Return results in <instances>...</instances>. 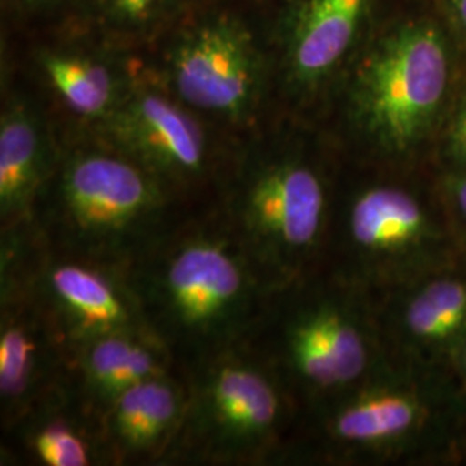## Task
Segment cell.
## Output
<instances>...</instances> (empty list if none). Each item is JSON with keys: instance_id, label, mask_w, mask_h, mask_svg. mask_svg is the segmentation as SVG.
Wrapping results in <instances>:
<instances>
[{"instance_id": "cell-3", "label": "cell", "mask_w": 466, "mask_h": 466, "mask_svg": "<svg viewBox=\"0 0 466 466\" xmlns=\"http://www.w3.org/2000/svg\"><path fill=\"white\" fill-rule=\"evenodd\" d=\"M466 398L446 368L389 360L300 415L285 465L452 466Z\"/></svg>"}, {"instance_id": "cell-19", "label": "cell", "mask_w": 466, "mask_h": 466, "mask_svg": "<svg viewBox=\"0 0 466 466\" xmlns=\"http://www.w3.org/2000/svg\"><path fill=\"white\" fill-rule=\"evenodd\" d=\"M38 67L52 96L75 121V130H86L109 116L127 97L135 78L102 57L46 50Z\"/></svg>"}, {"instance_id": "cell-2", "label": "cell", "mask_w": 466, "mask_h": 466, "mask_svg": "<svg viewBox=\"0 0 466 466\" xmlns=\"http://www.w3.org/2000/svg\"><path fill=\"white\" fill-rule=\"evenodd\" d=\"M465 261L432 167L342 159L321 269L379 299Z\"/></svg>"}, {"instance_id": "cell-17", "label": "cell", "mask_w": 466, "mask_h": 466, "mask_svg": "<svg viewBox=\"0 0 466 466\" xmlns=\"http://www.w3.org/2000/svg\"><path fill=\"white\" fill-rule=\"evenodd\" d=\"M187 383L173 370L137 383L102 413L111 466H161L184 420Z\"/></svg>"}, {"instance_id": "cell-22", "label": "cell", "mask_w": 466, "mask_h": 466, "mask_svg": "<svg viewBox=\"0 0 466 466\" xmlns=\"http://www.w3.org/2000/svg\"><path fill=\"white\" fill-rule=\"evenodd\" d=\"M437 177L466 261V175L437 173Z\"/></svg>"}, {"instance_id": "cell-9", "label": "cell", "mask_w": 466, "mask_h": 466, "mask_svg": "<svg viewBox=\"0 0 466 466\" xmlns=\"http://www.w3.org/2000/svg\"><path fill=\"white\" fill-rule=\"evenodd\" d=\"M213 127L157 80L135 78L116 109L86 130L132 156L188 206L209 208L233 150L213 137Z\"/></svg>"}, {"instance_id": "cell-24", "label": "cell", "mask_w": 466, "mask_h": 466, "mask_svg": "<svg viewBox=\"0 0 466 466\" xmlns=\"http://www.w3.org/2000/svg\"><path fill=\"white\" fill-rule=\"evenodd\" d=\"M452 466H466V413L463 421H461V427L458 431V435H456Z\"/></svg>"}, {"instance_id": "cell-13", "label": "cell", "mask_w": 466, "mask_h": 466, "mask_svg": "<svg viewBox=\"0 0 466 466\" xmlns=\"http://www.w3.org/2000/svg\"><path fill=\"white\" fill-rule=\"evenodd\" d=\"M389 360L446 368L466 337V261L375 299Z\"/></svg>"}, {"instance_id": "cell-10", "label": "cell", "mask_w": 466, "mask_h": 466, "mask_svg": "<svg viewBox=\"0 0 466 466\" xmlns=\"http://www.w3.org/2000/svg\"><path fill=\"white\" fill-rule=\"evenodd\" d=\"M0 269L34 289L73 346L104 333L149 332L128 267L49 248L32 225L0 233Z\"/></svg>"}, {"instance_id": "cell-16", "label": "cell", "mask_w": 466, "mask_h": 466, "mask_svg": "<svg viewBox=\"0 0 466 466\" xmlns=\"http://www.w3.org/2000/svg\"><path fill=\"white\" fill-rule=\"evenodd\" d=\"M61 135L42 107L21 94L0 113V233L32 225L36 199L54 169Z\"/></svg>"}, {"instance_id": "cell-12", "label": "cell", "mask_w": 466, "mask_h": 466, "mask_svg": "<svg viewBox=\"0 0 466 466\" xmlns=\"http://www.w3.org/2000/svg\"><path fill=\"white\" fill-rule=\"evenodd\" d=\"M73 383V344L17 273L0 269V431Z\"/></svg>"}, {"instance_id": "cell-15", "label": "cell", "mask_w": 466, "mask_h": 466, "mask_svg": "<svg viewBox=\"0 0 466 466\" xmlns=\"http://www.w3.org/2000/svg\"><path fill=\"white\" fill-rule=\"evenodd\" d=\"M370 9V0H304L292 25L282 85L294 104L329 96Z\"/></svg>"}, {"instance_id": "cell-20", "label": "cell", "mask_w": 466, "mask_h": 466, "mask_svg": "<svg viewBox=\"0 0 466 466\" xmlns=\"http://www.w3.org/2000/svg\"><path fill=\"white\" fill-rule=\"evenodd\" d=\"M437 173L466 175V84L458 85L431 154Z\"/></svg>"}, {"instance_id": "cell-8", "label": "cell", "mask_w": 466, "mask_h": 466, "mask_svg": "<svg viewBox=\"0 0 466 466\" xmlns=\"http://www.w3.org/2000/svg\"><path fill=\"white\" fill-rule=\"evenodd\" d=\"M182 373L184 420L161 466L285 465L300 410L259 350L242 342Z\"/></svg>"}, {"instance_id": "cell-5", "label": "cell", "mask_w": 466, "mask_h": 466, "mask_svg": "<svg viewBox=\"0 0 466 466\" xmlns=\"http://www.w3.org/2000/svg\"><path fill=\"white\" fill-rule=\"evenodd\" d=\"M200 209L132 156L88 130L61 137L32 227L54 249L130 267L167 228Z\"/></svg>"}, {"instance_id": "cell-14", "label": "cell", "mask_w": 466, "mask_h": 466, "mask_svg": "<svg viewBox=\"0 0 466 466\" xmlns=\"http://www.w3.org/2000/svg\"><path fill=\"white\" fill-rule=\"evenodd\" d=\"M2 465L111 466L102 415L75 385L34 402L2 429Z\"/></svg>"}, {"instance_id": "cell-21", "label": "cell", "mask_w": 466, "mask_h": 466, "mask_svg": "<svg viewBox=\"0 0 466 466\" xmlns=\"http://www.w3.org/2000/svg\"><path fill=\"white\" fill-rule=\"evenodd\" d=\"M167 0H99L106 19L117 26H144L157 16Z\"/></svg>"}, {"instance_id": "cell-4", "label": "cell", "mask_w": 466, "mask_h": 466, "mask_svg": "<svg viewBox=\"0 0 466 466\" xmlns=\"http://www.w3.org/2000/svg\"><path fill=\"white\" fill-rule=\"evenodd\" d=\"M235 144L215 209L277 292L321 268L342 157L300 137Z\"/></svg>"}, {"instance_id": "cell-1", "label": "cell", "mask_w": 466, "mask_h": 466, "mask_svg": "<svg viewBox=\"0 0 466 466\" xmlns=\"http://www.w3.org/2000/svg\"><path fill=\"white\" fill-rule=\"evenodd\" d=\"M128 269L146 325L180 373L248 342L271 296L215 206L180 218Z\"/></svg>"}, {"instance_id": "cell-7", "label": "cell", "mask_w": 466, "mask_h": 466, "mask_svg": "<svg viewBox=\"0 0 466 466\" xmlns=\"http://www.w3.org/2000/svg\"><path fill=\"white\" fill-rule=\"evenodd\" d=\"M248 342L277 368L300 415L389 361L375 299L321 268L269 296Z\"/></svg>"}, {"instance_id": "cell-25", "label": "cell", "mask_w": 466, "mask_h": 466, "mask_svg": "<svg viewBox=\"0 0 466 466\" xmlns=\"http://www.w3.org/2000/svg\"><path fill=\"white\" fill-rule=\"evenodd\" d=\"M448 4L456 26L466 36V0H448Z\"/></svg>"}, {"instance_id": "cell-6", "label": "cell", "mask_w": 466, "mask_h": 466, "mask_svg": "<svg viewBox=\"0 0 466 466\" xmlns=\"http://www.w3.org/2000/svg\"><path fill=\"white\" fill-rule=\"evenodd\" d=\"M456 88L450 49L435 25L408 23L387 35L332 92L350 147L342 159L431 167L433 142Z\"/></svg>"}, {"instance_id": "cell-26", "label": "cell", "mask_w": 466, "mask_h": 466, "mask_svg": "<svg viewBox=\"0 0 466 466\" xmlns=\"http://www.w3.org/2000/svg\"><path fill=\"white\" fill-rule=\"evenodd\" d=\"M19 2L30 9H42V7H50V5L57 4L59 0H19Z\"/></svg>"}, {"instance_id": "cell-23", "label": "cell", "mask_w": 466, "mask_h": 466, "mask_svg": "<svg viewBox=\"0 0 466 466\" xmlns=\"http://www.w3.org/2000/svg\"><path fill=\"white\" fill-rule=\"evenodd\" d=\"M450 371L466 398V337L451 360Z\"/></svg>"}, {"instance_id": "cell-11", "label": "cell", "mask_w": 466, "mask_h": 466, "mask_svg": "<svg viewBox=\"0 0 466 466\" xmlns=\"http://www.w3.org/2000/svg\"><path fill=\"white\" fill-rule=\"evenodd\" d=\"M156 80L228 132L249 134L265 116L267 65L249 32L232 19H213L182 35Z\"/></svg>"}, {"instance_id": "cell-18", "label": "cell", "mask_w": 466, "mask_h": 466, "mask_svg": "<svg viewBox=\"0 0 466 466\" xmlns=\"http://www.w3.org/2000/svg\"><path fill=\"white\" fill-rule=\"evenodd\" d=\"M173 370L167 350L147 330L104 333L73 346V385L100 415L125 390Z\"/></svg>"}]
</instances>
